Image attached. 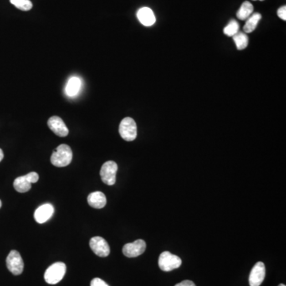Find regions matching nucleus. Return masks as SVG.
<instances>
[{
	"instance_id": "1",
	"label": "nucleus",
	"mask_w": 286,
	"mask_h": 286,
	"mask_svg": "<svg viewBox=\"0 0 286 286\" xmlns=\"http://www.w3.org/2000/svg\"><path fill=\"white\" fill-rule=\"evenodd\" d=\"M73 160V151L70 146L66 144H62L56 148L51 155L50 161L56 167H65Z\"/></svg>"
},
{
	"instance_id": "2",
	"label": "nucleus",
	"mask_w": 286,
	"mask_h": 286,
	"mask_svg": "<svg viewBox=\"0 0 286 286\" xmlns=\"http://www.w3.org/2000/svg\"><path fill=\"white\" fill-rule=\"evenodd\" d=\"M66 273V266L64 262H55L47 269L44 278L47 283L56 285L61 282Z\"/></svg>"
},
{
	"instance_id": "3",
	"label": "nucleus",
	"mask_w": 286,
	"mask_h": 286,
	"mask_svg": "<svg viewBox=\"0 0 286 286\" xmlns=\"http://www.w3.org/2000/svg\"><path fill=\"white\" fill-rule=\"evenodd\" d=\"M182 264V261L178 256L173 254L169 251H164L160 254L159 266L161 270L170 272L179 268Z\"/></svg>"
},
{
	"instance_id": "4",
	"label": "nucleus",
	"mask_w": 286,
	"mask_h": 286,
	"mask_svg": "<svg viewBox=\"0 0 286 286\" xmlns=\"http://www.w3.org/2000/svg\"><path fill=\"white\" fill-rule=\"evenodd\" d=\"M119 134L125 141L132 142L137 138L136 123L132 118L127 117L119 124Z\"/></svg>"
},
{
	"instance_id": "5",
	"label": "nucleus",
	"mask_w": 286,
	"mask_h": 286,
	"mask_svg": "<svg viewBox=\"0 0 286 286\" xmlns=\"http://www.w3.org/2000/svg\"><path fill=\"white\" fill-rule=\"evenodd\" d=\"M39 176L35 172H31L25 176H18L14 181V188L21 193L27 192L31 189V185L38 182Z\"/></svg>"
},
{
	"instance_id": "6",
	"label": "nucleus",
	"mask_w": 286,
	"mask_h": 286,
	"mask_svg": "<svg viewBox=\"0 0 286 286\" xmlns=\"http://www.w3.org/2000/svg\"><path fill=\"white\" fill-rule=\"evenodd\" d=\"M118 165L113 161H108L102 165L100 176L104 184L108 185H114L116 181V173Z\"/></svg>"
},
{
	"instance_id": "7",
	"label": "nucleus",
	"mask_w": 286,
	"mask_h": 286,
	"mask_svg": "<svg viewBox=\"0 0 286 286\" xmlns=\"http://www.w3.org/2000/svg\"><path fill=\"white\" fill-rule=\"evenodd\" d=\"M7 267L14 275H20L23 272L24 262L17 251H11L7 257Z\"/></svg>"
},
{
	"instance_id": "8",
	"label": "nucleus",
	"mask_w": 286,
	"mask_h": 286,
	"mask_svg": "<svg viewBox=\"0 0 286 286\" xmlns=\"http://www.w3.org/2000/svg\"><path fill=\"white\" fill-rule=\"evenodd\" d=\"M89 246H90L92 251L99 257H108L110 254V247H109L108 242L102 237L95 236V237L91 238Z\"/></svg>"
},
{
	"instance_id": "9",
	"label": "nucleus",
	"mask_w": 286,
	"mask_h": 286,
	"mask_svg": "<svg viewBox=\"0 0 286 286\" xmlns=\"http://www.w3.org/2000/svg\"><path fill=\"white\" fill-rule=\"evenodd\" d=\"M146 248L145 242L143 239H138L131 243H127L123 247V253L127 257H136L145 252Z\"/></svg>"
},
{
	"instance_id": "10",
	"label": "nucleus",
	"mask_w": 286,
	"mask_h": 286,
	"mask_svg": "<svg viewBox=\"0 0 286 286\" xmlns=\"http://www.w3.org/2000/svg\"><path fill=\"white\" fill-rule=\"evenodd\" d=\"M266 277V267L263 262H258L251 270L249 277V284L251 286H260Z\"/></svg>"
},
{
	"instance_id": "11",
	"label": "nucleus",
	"mask_w": 286,
	"mask_h": 286,
	"mask_svg": "<svg viewBox=\"0 0 286 286\" xmlns=\"http://www.w3.org/2000/svg\"><path fill=\"white\" fill-rule=\"evenodd\" d=\"M49 129L59 137H66L68 134V129L64 121L60 117L53 116L48 120Z\"/></svg>"
},
{
	"instance_id": "12",
	"label": "nucleus",
	"mask_w": 286,
	"mask_h": 286,
	"mask_svg": "<svg viewBox=\"0 0 286 286\" xmlns=\"http://www.w3.org/2000/svg\"><path fill=\"white\" fill-rule=\"evenodd\" d=\"M54 207L51 204H45L38 207L34 212V220L38 223L47 222L53 216Z\"/></svg>"
},
{
	"instance_id": "13",
	"label": "nucleus",
	"mask_w": 286,
	"mask_h": 286,
	"mask_svg": "<svg viewBox=\"0 0 286 286\" xmlns=\"http://www.w3.org/2000/svg\"><path fill=\"white\" fill-rule=\"evenodd\" d=\"M139 22L145 27H151L156 22V18L152 10L149 7H143L137 13Z\"/></svg>"
},
{
	"instance_id": "14",
	"label": "nucleus",
	"mask_w": 286,
	"mask_h": 286,
	"mask_svg": "<svg viewBox=\"0 0 286 286\" xmlns=\"http://www.w3.org/2000/svg\"><path fill=\"white\" fill-rule=\"evenodd\" d=\"M88 205L93 208L101 209L106 206L107 198L105 195L101 191H94L88 195Z\"/></svg>"
},
{
	"instance_id": "15",
	"label": "nucleus",
	"mask_w": 286,
	"mask_h": 286,
	"mask_svg": "<svg viewBox=\"0 0 286 286\" xmlns=\"http://www.w3.org/2000/svg\"><path fill=\"white\" fill-rule=\"evenodd\" d=\"M81 88V80L77 77H71L65 87V93L69 97H74L79 93Z\"/></svg>"
},
{
	"instance_id": "16",
	"label": "nucleus",
	"mask_w": 286,
	"mask_h": 286,
	"mask_svg": "<svg viewBox=\"0 0 286 286\" xmlns=\"http://www.w3.org/2000/svg\"><path fill=\"white\" fill-rule=\"evenodd\" d=\"M262 18V16L259 13H254L253 15H251L250 17L247 19L246 24L243 27V31H245V33H251L255 30L257 27L258 22Z\"/></svg>"
},
{
	"instance_id": "17",
	"label": "nucleus",
	"mask_w": 286,
	"mask_h": 286,
	"mask_svg": "<svg viewBox=\"0 0 286 286\" xmlns=\"http://www.w3.org/2000/svg\"><path fill=\"white\" fill-rule=\"evenodd\" d=\"M253 5L248 1H245L237 12V18L240 20H247L253 13Z\"/></svg>"
},
{
	"instance_id": "18",
	"label": "nucleus",
	"mask_w": 286,
	"mask_h": 286,
	"mask_svg": "<svg viewBox=\"0 0 286 286\" xmlns=\"http://www.w3.org/2000/svg\"><path fill=\"white\" fill-rule=\"evenodd\" d=\"M233 39L238 50H242L248 46L249 39L246 33L238 32L236 35L233 36Z\"/></svg>"
},
{
	"instance_id": "19",
	"label": "nucleus",
	"mask_w": 286,
	"mask_h": 286,
	"mask_svg": "<svg viewBox=\"0 0 286 286\" xmlns=\"http://www.w3.org/2000/svg\"><path fill=\"white\" fill-rule=\"evenodd\" d=\"M238 31H239V25L238 22H236V20H231L227 27L223 29V33L228 37H233L238 33Z\"/></svg>"
},
{
	"instance_id": "20",
	"label": "nucleus",
	"mask_w": 286,
	"mask_h": 286,
	"mask_svg": "<svg viewBox=\"0 0 286 286\" xmlns=\"http://www.w3.org/2000/svg\"><path fill=\"white\" fill-rule=\"evenodd\" d=\"M10 2L21 11H28L33 7V4L30 0H10Z\"/></svg>"
},
{
	"instance_id": "21",
	"label": "nucleus",
	"mask_w": 286,
	"mask_h": 286,
	"mask_svg": "<svg viewBox=\"0 0 286 286\" xmlns=\"http://www.w3.org/2000/svg\"><path fill=\"white\" fill-rule=\"evenodd\" d=\"M90 286H108L105 282H104V280L100 279V278H98V277H95L94 279L92 280V282H91Z\"/></svg>"
},
{
	"instance_id": "22",
	"label": "nucleus",
	"mask_w": 286,
	"mask_h": 286,
	"mask_svg": "<svg viewBox=\"0 0 286 286\" xmlns=\"http://www.w3.org/2000/svg\"><path fill=\"white\" fill-rule=\"evenodd\" d=\"M277 16L281 19L286 20V6H282L280 7L279 9L277 10Z\"/></svg>"
},
{
	"instance_id": "23",
	"label": "nucleus",
	"mask_w": 286,
	"mask_h": 286,
	"mask_svg": "<svg viewBox=\"0 0 286 286\" xmlns=\"http://www.w3.org/2000/svg\"><path fill=\"white\" fill-rule=\"evenodd\" d=\"M175 286H196V285L190 280H185V281H183L178 284H176Z\"/></svg>"
},
{
	"instance_id": "24",
	"label": "nucleus",
	"mask_w": 286,
	"mask_h": 286,
	"mask_svg": "<svg viewBox=\"0 0 286 286\" xmlns=\"http://www.w3.org/2000/svg\"><path fill=\"white\" fill-rule=\"evenodd\" d=\"M3 157H4V154H3V152H2V150L0 149V162L2 161V159H3Z\"/></svg>"
},
{
	"instance_id": "25",
	"label": "nucleus",
	"mask_w": 286,
	"mask_h": 286,
	"mask_svg": "<svg viewBox=\"0 0 286 286\" xmlns=\"http://www.w3.org/2000/svg\"><path fill=\"white\" fill-rule=\"evenodd\" d=\"M1 207H2V201L0 200V208H1Z\"/></svg>"
},
{
	"instance_id": "26",
	"label": "nucleus",
	"mask_w": 286,
	"mask_h": 286,
	"mask_svg": "<svg viewBox=\"0 0 286 286\" xmlns=\"http://www.w3.org/2000/svg\"><path fill=\"white\" fill-rule=\"evenodd\" d=\"M278 286H286V285L284 284H280Z\"/></svg>"
},
{
	"instance_id": "27",
	"label": "nucleus",
	"mask_w": 286,
	"mask_h": 286,
	"mask_svg": "<svg viewBox=\"0 0 286 286\" xmlns=\"http://www.w3.org/2000/svg\"><path fill=\"white\" fill-rule=\"evenodd\" d=\"M254 1H256V0H254ZM259 1H264V0H259Z\"/></svg>"
}]
</instances>
